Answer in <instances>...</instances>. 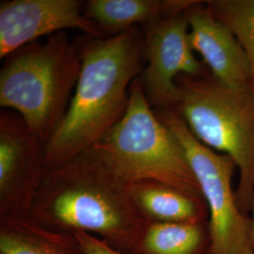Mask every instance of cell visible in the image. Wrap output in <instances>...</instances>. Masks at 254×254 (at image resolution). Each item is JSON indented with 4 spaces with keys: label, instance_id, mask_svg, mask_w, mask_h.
Returning <instances> with one entry per match:
<instances>
[{
    "label": "cell",
    "instance_id": "obj_11",
    "mask_svg": "<svg viewBox=\"0 0 254 254\" xmlns=\"http://www.w3.org/2000/svg\"><path fill=\"white\" fill-rule=\"evenodd\" d=\"M128 194L140 217L148 223H204L208 210L204 200L171 186L154 181L127 185Z\"/></svg>",
    "mask_w": 254,
    "mask_h": 254
},
{
    "label": "cell",
    "instance_id": "obj_14",
    "mask_svg": "<svg viewBox=\"0 0 254 254\" xmlns=\"http://www.w3.org/2000/svg\"><path fill=\"white\" fill-rule=\"evenodd\" d=\"M204 223H147L133 254H208Z\"/></svg>",
    "mask_w": 254,
    "mask_h": 254
},
{
    "label": "cell",
    "instance_id": "obj_15",
    "mask_svg": "<svg viewBox=\"0 0 254 254\" xmlns=\"http://www.w3.org/2000/svg\"><path fill=\"white\" fill-rule=\"evenodd\" d=\"M213 15L234 33L242 46L252 70L254 91V0H216L208 2Z\"/></svg>",
    "mask_w": 254,
    "mask_h": 254
},
{
    "label": "cell",
    "instance_id": "obj_16",
    "mask_svg": "<svg viewBox=\"0 0 254 254\" xmlns=\"http://www.w3.org/2000/svg\"><path fill=\"white\" fill-rule=\"evenodd\" d=\"M73 236L81 247L85 254H125L109 245L106 241L97 236L86 233H74Z\"/></svg>",
    "mask_w": 254,
    "mask_h": 254
},
{
    "label": "cell",
    "instance_id": "obj_17",
    "mask_svg": "<svg viewBox=\"0 0 254 254\" xmlns=\"http://www.w3.org/2000/svg\"><path fill=\"white\" fill-rule=\"evenodd\" d=\"M252 212H253V218H252V243H253V247H254V200Z\"/></svg>",
    "mask_w": 254,
    "mask_h": 254
},
{
    "label": "cell",
    "instance_id": "obj_1",
    "mask_svg": "<svg viewBox=\"0 0 254 254\" xmlns=\"http://www.w3.org/2000/svg\"><path fill=\"white\" fill-rule=\"evenodd\" d=\"M143 41L137 26L79 39L80 75L63 122L45 145L47 171L90 150L124 117L130 88L144 69Z\"/></svg>",
    "mask_w": 254,
    "mask_h": 254
},
{
    "label": "cell",
    "instance_id": "obj_9",
    "mask_svg": "<svg viewBox=\"0 0 254 254\" xmlns=\"http://www.w3.org/2000/svg\"><path fill=\"white\" fill-rule=\"evenodd\" d=\"M80 0H9L0 4V59L40 37L64 29H77L87 36L106 38L85 14Z\"/></svg>",
    "mask_w": 254,
    "mask_h": 254
},
{
    "label": "cell",
    "instance_id": "obj_6",
    "mask_svg": "<svg viewBox=\"0 0 254 254\" xmlns=\"http://www.w3.org/2000/svg\"><path fill=\"white\" fill-rule=\"evenodd\" d=\"M155 112L180 141L199 184L208 210V254H254L252 218L239 208L232 187L236 168L234 160L202 144L177 111Z\"/></svg>",
    "mask_w": 254,
    "mask_h": 254
},
{
    "label": "cell",
    "instance_id": "obj_7",
    "mask_svg": "<svg viewBox=\"0 0 254 254\" xmlns=\"http://www.w3.org/2000/svg\"><path fill=\"white\" fill-rule=\"evenodd\" d=\"M186 10L146 24L142 30L147 66L138 79L150 105L157 109L176 108L178 76L204 75L203 66L191 46Z\"/></svg>",
    "mask_w": 254,
    "mask_h": 254
},
{
    "label": "cell",
    "instance_id": "obj_3",
    "mask_svg": "<svg viewBox=\"0 0 254 254\" xmlns=\"http://www.w3.org/2000/svg\"><path fill=\"white\" fill-rule=\"evenodd\" d=\"M0 106L24 119L46 145L70 106L81 71L77 43L61 31L22 46L4 59Z\"/></svg>",
    "mask_w": 254,
    "mask_h": 254
},
{
    "label": "cell",
    "instance_id": "obj_5",
    "mask_svg": "<svg viewBox=\"0 0 254 254\" xmlns=\"http://www.w3.org/2000/svg\"><path fill=\"white\" fill-rule=\"evenodd\" d=\"M176 84V108L191 133L210 149L229 155L238 168L236 200L248 216L254 200V90H231L204 75L182 74Z\"/></svg>",
    "mask_w": 254,
    "mask_h": 254
},
{
    "label": "cell",
    "instance_id": "obj_8",
    "mask_svg": "<svg viewBox=\"0 0 254 254\" xmlns=\"http://www.w3.org/2000/svg\"><path fill=\"white\" fill-rule=\"evenodd\" d=\"M47 173L45 144L18 113L0 111V218L30 217Z\"/></svg>",
    "mask_w": 254,
    "mask_h": 254
},
{
    "label": "cell",
    "instance_id": "obj_13",
    "mask_svg": "<svg viewBox=\"0 0 254 254\" xmlns=\"http://www.w3.org/2000/svg\"><path fill=\"white\" fill-rule=\"evenodd\" d=\"M0 254H85L73 235L50 230L31 217L0 218Z\"/></svg>",
    "mask_w": 254,
    "mask_h": 254
},
{
    "label": "cell",
    "instance_id": "obj_4",
    "mask_svg": "<svg viewBox=\"0 0 254 254\" xmlns=\"http://www.w3.org/2000/svg\"><path fill=\"white\" fill-rule=\"evenodd\" d=\"M88 151L127 185L158 182L204 200L180 141L152 109L138 78L124 117Z\"/></svg>",
    "mask_w": 254,
    "mask_h": 254
},
{
    "label": "cell",
    "instance_id": "obj_10",
    "mask_svg": "<svg viewBox=\"0 0 254 254\" xmlns=\"http://www.w3.org/2000/svg\"><path fill=\"white\" fill-rule=\"evenodd\" d=\"M198 1L186 10L193 50L220 85L235 91L252 88V70L234 33Z\"/></svg>",
    "mask_w": 254,
    "mask_h": 254
},
{
    "label": "cell",
    "instance_id": "obj_2",
    "mask_svg": "<svg viewBox=\"0 0 254 254\" xmlns=\"http://www.w3.org/2000/svg\"><path fill=\"white\" fill-rule=\"evenodd\" d=\"M30 217L64 234L97 236L133 254L148 222L130 200L127 185L89 151L47 171Z\"/></svg>",
    "mask_w": 254,
    "mask_h": 254
},
{
    "label": "cell",
    "instance_id": "obj_12",
    "mask_svg": "<svg viewBox=\"0 0 254 254\" xmlns=\"http://www.w3.org/2000/svg\"><path fill=\"white\" fill-rule=\"evenodd\" d=\"M198 1L194 0H90L85 14L109 36L118 34L137 24L183 12Z\"/></svg>",
    "mask_w": 254,
    "mask_h": 254
}]
</instances>
